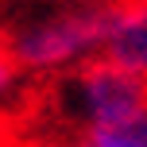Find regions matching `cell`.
I'll use <instances>...</instances> for the list:
<instances>
[{"mask_svg":"<svg viewBox=\"0 0 147 147\" xmlns=\"http://www.w3.org/2000/svg\"><path fill=\"white\" fill-rule=\"evenodd\" d=\"M105 58L147 78V0H109Z\"/></svg>","mask_w":147,"mask_h":147,"instance_id":"3957f363","label":"cell"},{"mask_svg":"<svg viewBox=\"0 0 147 147\" xmlns=\"http://www.w3.org/2000/svg\"><path fill=\"white\" fill-rule=\"evenodd\" d=\"M54 101H58V112L78 132L116 124V120L147 112V78L116 66L105 54H97L85 66H78L74 74L58 78Z\"/></svg>","mask_w":147,"mask_h":147,"instance_id":"7a4b0ae2","label":"cell"},{"mask_svg":"<svg viewBox=\"0 0 147 147\" xmlns=\"http://www.w3.org/2000/svg\"><path fill=\"white\" fill-rule=\"evenodd\" d=\"M78 147H147V112L78 132Z\"/></svg>","mask_w":147,"mask_h":147,"instance_id":"277c9868","label":"cell"},{"mask_svg":"<svg viewBox=\"0 0 147 147\" xmlns=\"http://www.w3.org/2000/svg\"><path fill=\"white\" fill-rule=\"evenodd\" d=\"M109 0H78L23 16L4 31V51L31 78H66L105 51Z\"/></svg>","mask_w":147,"mask_h":147,"instance_id":"6da1fadb","label":"cell"},{"mask_svg":"<svg viewBox=\"0 0 147 147\" xmlns=\"http://www.w3.org/2000/svg\"><path fill=\"white\" fill-rule=\"evenodd\" d=\"M20 81H23V70L12 62V54L4 51V43H0V112L8 109V105L16 101V93H20Z\"/></svg>","mask_w":147,"mask_h":147,"instance_id":"5b68a950","label":"cell"}]
</instances>
